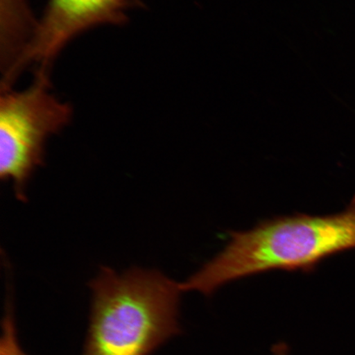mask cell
Masks as SVG:
<instances>
[{"mask_svg":"<svg viewBox=\"0 0 355 355\" xmlns=\"http://www.w3.org/2000/svg\"><path fill=\"white\" fill-rule=\"evenodd\" d=\"M0 355H10V354H8L6 349L0 348Z\"/></svg>","mask_w":355,"mask_h":355,"instance_id":"obj_8","label":"cell"},{"mask_svg":"<svg viewBox=\"0 0 355 355\" xmlns=\"http://www.w3.org/2000/svg\"><path fill=\"white\" fill-rule=\"evenodd\" d=\"M230 237L218 255L180 283L182 291L210 295L226 284L270 270L312 272L327 257L355 248V203L336 215L278 216Z\"/></svg>","mask_w":355,"mask_h":355,"instance_id":"obj_1","label":"cell"},{"mask_svg":"<svg viewBox=\"0 0 355 355\" xmlns=\"http://www.w3.org/2000/svg\"><path fill=\"white\" fill-rule=\"evenodd\" d=\"M72 108L51 91L49 73L38 72L21 92H1L0 178L12 185L19 201H26L31 178L44 161V146L72 118Z\"/></svg>","mask_w":355,"mask_h":355,"instance_id":"obj_3","label":"cell"},{"mask_svg":"<svg viewBox=\"0 0 355 355\" xmlns=\"http://www.w3.org/2000/svg\"><path fill=\"white\" fill-rule=\"evenodd\" d=\"M137 0H48L28 46L11 73L12 79L31 64L38 71L50 69L66 44L78 35L101 25L123 24Z\"/></svg>","mask_w":355,"mask_h":355,"instance_id":"obj_4","label":"cell"},{"mask_svg":"<svg viewBox=\"0 0 355 355\" xmlns=\"http://www.w3.org/2000/svg\"><path fill=\"white\" fill-rule=\"evenodd\" d=\"M1 347L6 350L10 355H26L21 348L15 334H8L1 340Z\"/></svg>","mask_w":355,"mask_h":355,"instance_id":"obj_6","label":"cell"},{"mask_svg":"<svg viewBox=\"0 0 355 355\" xmlns=\"http://www.w3.org/2000/svg\"><path fill=\"white\" fill-rule=\"evenodd\" d=\"M272 355H288L287 345L284 343L275 345L272 349Z\"/></svg>","mask_w":355,"mask_h":355,"instance_id":"obj_7","label":"cell"},{"mask_svg":"<svg viewBox=\"0 0 355 355\" xmlns=\"http://www.w3.org/2000/svg\"><path fill=\"white\" fill-rule=\"evenodd\" d=\"M90 326L83 355H149L179 334L180 283L157 270L119 274L103 266L90 283Z\"/></svg>","mask_w":355,"mask_h":355,"instance_id":"obj_2","label":"cell"},{"mask_svg":"<svg viewBox=\"0 0 355 355\" xmlns=\"http://www.w3.org/2000/svg\"><path fill=\"white\" fill-rule=\"evenodd\" d=\"M37 21L28 0H0V55L11 60L24 51Z\"/></svg>","mask_w":355,"mask_h":355,"instance_id":"obj_5","label":"cell"}]
</instances>
